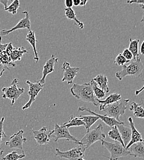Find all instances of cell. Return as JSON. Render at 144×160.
<instances>
[{"mask_svg":"<svg viewBox=\"0 0 144 160\" xmlns=\"http://www.w3.org/2000/svg\"><path fill=\"white\" fill-rule=\"evenodd\" d=\"M70 92L73 96L77 99L83 102L92 103L95 106H98V99L94 95L92 86L90 82L83 84H74L70 89Z\"/></svg>","mask_w":144,"mask_h":160,"instance_id":"cell-1","label":"cell"},{"mask_svg":"<svg viewBox=\"0 0 144 160\" xmlns=\"http://www.w3.org/2000/svg\"><path fill=\"white\" fill-rule=\"evenodd\" d=\"M143 69L144 66L141 62V58L139 57L131 62L129 65H124L122 66V69L117 72L115 76L120 81H122L126 76L140 77L142 75Z\"/></svg>","mask_w":144,"mask_h":160,"instance_id":"cell-2","label":"cell"},{"mask_svg":"<svg viewBox=\"0 0 144 160\" xmlns=\"http://www.w3.org/2000/svg\"><path fill=\"white\" fill-rule=\"evenodd\" d=\"M129 102V99H122L117 102L106 106L103 110L105 115L120 121L119 118L125 113Z\"/></svg>","mask_w":144,"mask_h":160,"instance_id":"cell-3","label":"cell"},{"mask_svg":"<svg viewBox=\"0 0 144 160\" xmlns=\"http://www.w3.org/2000/svg\"><path fill=\"white\" fill-rule=\"evenodd\" d=\"M105 138L106 136L103 133V126L100 124L94 129L86 132L82 140H80V145H82L86 149L95 142L105 140Z\"/></svg>","mask_w":144,"mask_h":160,"instance_id":"cell-4","label":"cell"},{"mask_svg":"<svg viewBox=\"0 0 144 160\" xmlns=\"http://www.w3.org/2000/svg\"><path fill=\"white\" fill-rule=\"evenodd\" d=\"M101 142L102 145L110 153V157L108 158L110 160H118L123 157L128 155L132 156L130 151L126 149V148L118 142L115 141V142H109L105 140H102Z\"/></svg>","mask_w":144,"mask_h":160,"instance_id":"cell-5","label":"cell"},{"mask_svg":"<svg viewBox=\"0 0 144 160\" xmlns=\"http://www.w3.org/2000/svg\"><path fill=\"white\" fill-rule=\"evenodd\" d=\"M49 138H54V142H57L60 139H65L68 141H73L75 143L79 144L80 145V142L75 137L72 136L68 128L63 125L59 126L57 123H55L54 129L52 131H49Z\"/></svg>","mask_w":144,"mask_h":160,"instance_id":"cell-6","label":"cell"},{"mask_svg":"<svg viewBox=\"0 0 144 160\" xmlns=\"http://www.w3.org/2000/svg\"><path fill=\"white\" fill-rule=\"evenodd\" d=\"M19 80L17 78L14 79L9 87L3 88L2 89L3 99H9L11 100V105H14L16 101L17 100L21 95L24 92L23 88H19L17 86Z\"/></svg>","mask_w":144,"mask_h":160,"instance_id":"cell-7","label":"cell"},{"mask_svg":"<svg viewBox=\"0 0 144 160\" xmlns=\"http://www.w3.org/2000/svg\"><path fill=\"white\" fill-rule=\"evenodd\" d=\"M86 148L82 145H79L70 150L62 152L58 148H56V155L61 158H65L68 160H78L84 158V153Z\"/></svg>","mask_w":144,"mask_h":160,"instance_id":"cell-8","label":"cell"},{"mask_svg":"<svg viewBox=\"0 0 144 160\" xmlns=\"http://www.w3.org/2000/svg\"><path fill=\"white\" fill-rule=\"evenodd\" d=\"M26 84L28 86V88H29L28 94L30 96V99L27 103H25V105L22 107L23 110H25L31 107L32 104L35 102L36 98L38 95L39 92L42 90L44 85V84H41L39 81H37L35 82H32L28 80L26 81Z\"/></svg>","mask_w":144,"mask_h":160,"instance_id":"cell-9","label":"cell"},{"mask_svg":"<svg viewBox=\"0 0 144 160\" xmlns=\"http://www.w3.org/2000/svg\"><path fill=\"white\" fill-rule=\"evenodd\" d=\"M22 14H25V18L22 19L13 28L10 30H0V37L2 36H6L8 35L11 32L16 31L19 29H25L27 28L28 31L31 30V22L30 20V16L29 12L28 11H23Z\"/></svg>","mask_w":144,"mask_h":160,"instance_id":"cell-10","label":"cell"},{"mask_svg":"<svg viewBox=\"0 0 144 160\" xmlns=\"http://www.w3.org/2000/svg\"><path fill=\"white\" fill-rule=\"evenodd\" d=\"M80 69V68L72 67L69 62H64L62 65V70L63 71L62 82L66 81L68 84H72Z\"/></svg>","mask_w":144,"mask_h":160,"instance_id":"cell-11","label":"cell"},{"mask_svg":"<svg viewBox=\"0 0 144 160\" xmlns=\"http://www.w3.org/2000/svg\"><path fill=\"white\" fill-rule=\"evenodd\" d=\"M24 132L23 130H20L17 132L15 133L12 135L9 140L6 142V145L9 147V148H17L21 149L22 151V153H24L23 149V143L27 141V139L23 137Z\"/></svg>","mask_w":144,"mask_h":160,"instance_id":"cell-12","label":"cell"},{"mask_svg":"<svg viewBox=\"0 0 144 160\" xmlns=\"http://www.w3.org/2000/svg\"><path fill=\"white\" fill-rule=\"evenodd\" d=\"M78 111H81V112H89L90 113H92L94 116H96L100 120H102L105 124H106L108 126L112 128L114 126H118V125H120V124H124V122L123 121H118L117 120H115V118H110L108 117L107 116H105V115H99L97 113H96L95 112L92 111L90 108H89L88 107L84 106V107H80L78 108Z\"/></svg>","mask_w":144,"mask_h":160,"instance_id":"cell-13","label":"cell"},{"mask_svg":"<svg viewBox=\"0 0 144 160\" xmlns=\"http://www.w3.org/2000/svg\"><path fill=\"white\" fill-rule=\"evenodd\" d=\"M58 58H56L54 57V55L52 54L51 58L48 60H47V62H46V63L44 64V67H43V70H42V76L41 80L38 81L42 84H44L45 83V80L46 78L47 77V75L52 73L54 71V65L56 63H58Z\"/></svg>","mask_w":144,"mask_h":160,"instance_id":"cell-14","label":"cell"},{"mask_svg":"<svg viewBox=\"0 0 144 160\" xmlns=\"http://www.w3.org/2000/svg\"><path fill=\"white\" fill-rule=\"evenodd\" d=\"M33 138L40 145L48 144L50 142L49 131L47 132L46 127H42L38 131L33 130Z\"/></svg>","mask_w":144,"mask_h":160,"instance_id":"cell-15","label":"cell"},{"mask_svg":"<svg viewBox=\"0 0 144 160\" xmlns=\"http://www.w3.org/2000/svg\"><path fill=\"white\" fill-rule=\"evenodd\" d=\"M128 121H129V124L130 125V128L131 129V139L129 143L126 147V149H127V150H128L129 148L132 145L138 143V142H142V141H143V139H142V136H141V133L136 129L134 123L133 122V121H132L131 117L128 118Z\"/></svg>","mask_w":144,"mask_h":160,"instance_id":"cell-16","label":"cell"},{"mask_svg":"<svg viewBox=\"0 0 144 160\" xmlns=\"http://www.w3.org/2000/svg\"><path fill=\"white\" fill-rule=\"evenodd\" d=\"M132 157L135 158H144V143L143 142H138L132 145L128 149Z\"/></svg>","mask_w":144,"mask_h":160,"instance_id":"cell-17","label":"cell"},{"mask_svg":"<svg viewBox=\"0 0 144 160\" xmlns=\"http://www.w3.org/2000/svg\"><path fill=\"white\" fill-rule=\"evenodd\" d=\"M122 99V96L118 93H113L108 96L105 100H98L99 104L100 105L99 110L103 111L105 107L108 105L112 104Z\"/></svg>","mask_w":144,"mask_h":160,"instance_id":"cell-18","label":"cell"},{"mask_svg":"<svg viewBox=\"0 0 144 160\" xmlns=\"http://www.w3.org/2000/svg\"><path fill=\"white\" fill-rule=\"evenodd\" d=\"M117 126L123 142L124 147L126 148L131 139V128L125 126L124 124H120Z\"/></svg>","mask_w":144,"mask_h":160,"instance_id":"cell-19","label":"cell"},{"mask_svg":"<svg viewBox=\"0 0 144 160\" xmlns=\"http://www.w3.org/2000/svg\"><path fill=\"white\" fill-rule=\"evenodd\" d=\"M92 80L97 84V86L105 92V94L110 92V89L108 86V79L105 75H98Z\"/></svg>","mask_w":144,"mask_h":160,"instance_id":"cell-20","label":"cell"},{"mask_svg":"<svg viewBox=\"0 0 144 160\" xmlns=\"http://www.w3.org/2000/svg\"><path fill=\"white\" fill-rule=\"evenodd\" d=\"M129 110L132 112L133 115L136 118L144 119V108L142 103H137L136 102H132Z\"/></svg>","mask_w":144,"mask_h":160,"instance_id":"cell-21","label":"cell"},{"mask_svg":"<svg viewBox=\"0 0 144 160\" xmlns=\"http://www.w3.org/2000/svg\"><path fill=\"white\" fill-rule=\"evenodd\" d=\"M26 40L32 46L33 49V52H34V54H35L34 59L35 60L36 63H38V61H39V56H38V54L37 52V48H36V43H37V41L36 40L35 32L32 31V30L28 31V33L26 36Z\"/></svg>","mask_w":144,"mask_h":160,"instance_id":"cell-22","label":"cell"},{"mask_svg":"<svg viewBox=\"0 0 144 160\" xmlns=\"http://www.w3.org/2000/svg\"><path fill=\"white\" fill-rule=\"evenodd\" d=\"M65 16L69 20H73L75 25H77L80 29H83L84 23L78 20L76 17V13L72 8H65Z\"/></svg>","mask_w":144,"mask_h":160,"instance_id":"cell-23","label":"cell"},{"mask_svg":"<svg viewBox=\"0 0 144 160\" xmlns=\"http://www.w3.org/2000/svg\"><path fill=\"white\" fill-rule=\"evenodd\" d=\"M28 53V51L23 48H14L12 52L10 54L9 57L12 62H14L16 61L21 60L24 54Z\"/></svg>","mask_w":144,"mask_h":160,"instance_id":"cell-24","label":"cell"},{"mask_svg":"<svg viewBox=\"0 0 144 160\" xmlns=\"http://www.w3.org/2000/svg\"><path fill=\"white\" fill-rule=\"evenodd\" d=\"M62 125L68 129L70 127L85 126L84 122L82 121L80 118L75 117L73 115H71L69 118L68 121L63 123Z\"/></svg>","mask_w":144,"mask_h":160,"instance_id":"cell-25","label":"cell"},{"mask_svg":"<svg viewBox=\"0 0 144 160\" xmlns=\"http://www.w3.org/2000/svg\"><path fill=\"white\" fill-rule=\"evenodd\" d=\"M140 42V40L136 39V40H132L130 38L129 40V45L128 49L129 51L132 53L133 56V59L135 60L139 58V43Z\"/></svg>","mask_w":144,"mask_h":160,"instance_id":"cell-26","label":"cell"},{"mask_svg":"<svg viewBox=\"0 0 144 160\" xmlns=\"http://www.w3.org/2000/svg\"><path fill=\"white\" fill-rule=\"evenodd\" d=\"M82 121L85 124V128L87 131V132L90 131V128L98 120L99 118L96 116H92V115H85L82 116L81 115L80 117Z\"/></svg>","mask_w":144,"mask_h":160,"instance_id":"cell-27","label":"cell"},{"mask_svg":"<svg viewBox=\"0 0 144 160\" xmlns=\"http://www.w3.org/2000/svg\"><path fill=\"white\" fill-rule=\"evenodd\" d=\"M111 128H112L111 130L109 131L108 133V137L111 139H112V140H114L115 141L120 142L124 147L123 142L122 140L121 135L120 134V132L118 131V129L117 126H114L113 127H112Z\"/></svg>","mask_w":144,"mask_h":160,"instance_id":"cell-28","label":"cell"},{"mask_svg":"<svg viewBox=\"0 0 144 160\" xmlns=\"http://www.w3.org/2000/svg\"><path fill=\"white\" fill-rule=\"evenodd\" d=\"M90 83H91V86H92V89L94 95V96L96 97V98L97 99L101 100V99H103V98H105L106 94L105 93V92H103L101 89H100L97 86V84L94 82V80H91Z\"/></svg>","mask_w":144,"mask_h":160,"instance_id":"cell-29","label":"cell"},{"mask_svg":"<svg viewBox=\"0 0 144 160\" xmlns=\"http://www.w3.org/2000/svg\"><path fill=\"white\" fill-rule=\"evenodd\" d=\"M0 62L3 65H5L6 67H7L8 65H9L11 67H16V65L15 64V63L12 62L11 61L10 57L6 53L5 51H3L0 55Z\"/></svg>","mask_w":144,"mask_h":160,"instance_id":"cell-30","label":"cell"},{"mask_svg":"<svg viewBox=\"0 0 144 160\" xmlns=\"http://www.w3.org/2000/svg\"><path fill=\"white\" fill-rule=\"evenodd\" d=\"M20 6V2L19 0H14L12 3L7 6L6 8L4 9L5 11H7L12 15H16L17 12V10Z\"/></svg>","mask_w":144,"mask_h":160,"instance_id":"cell-31","label":"cell"},{"mask_svg":"<svg viewBox=\"0 0 144 160\" xmlns=\"http://www.w3.org/2000/svg\"><path fill=\"white\" fill-rule=\"evenodd\" d=\"M25 157V155L24 153L19 155L17 152L14 151L11 153H9L4 157L2 158V160H19Z\"/></svg>","mask_w":144,"mask_h":160,"instance_id":"cell-32","label":"cell"},{"mask_svg":"<svg viewBox=\"0 0 144 160\" xmlns=\"http://www.w3.org/2000/svg\"><path fill=\"white\" fill-rule=\"evenodd\" d=\"M4 117H2L1 119L0 120V149H1V146L2 143H4V138H6L7 136L4 133L3 128H4ZM4 152V150L0 151V156L2 155Z\"/></svg>","mask_w":144,"mask_h":160,"instance_id":"cell-33","label":"cell"},{"mask_svg":"<svg viewBox=\"0 0 144 160\" xmlns=\"http://www.w3.org/2000/svg\"><path fill=\"white\" fill-rule=\"evenodd\" d=\"M129 62V61L126 60L122 56V54H119L115 59V63H116L117 65H118V66H123L126 63Z\"/></svg>","mask_w":144,"mask_h":160,"instance_id":"cell-34","label":"cell"},{"mask_svg":"<svg viewBox=\"0 0 144 160\" xmlns=\"http://www.w3.org/2000/svg\"><path fill=\"white\" fill-rule=\"evenodd\" d=\"M122 54L127 61L130 62L133 59V56H132V53L129 51L128 49H124Z\"/></svg>","mask_w":144,"mask_h":160,"instance_id":"cell-35","label":"cell"},{"mask_svg":"<svg viewBox=\"0 0 144 160\" xmlns=\"http://www.w3.org/2000/svg\"><path fill=\"white\" fill-rule=\"evenodd\" d=\"M127 3L129 4H132L133 3H136L139 5V6L144 10V0H139V1H134V0H131V1H127Z\"/></svg>","mask_w":144,"mask_h":160,"instance_id":"cell-36","label":"cell"},{"mask_svg":"<svg viewBox=\"0 0 144 160\" xmlns=\"http://www.w3.org/2000/svg\"><path fill=\"white\" fill-rule=\"evenodd\" d=\"M13 49H14V47L12 46V42H9V43H7V46L5 49V52L9 56L11 52H12Z\"/></svg>","mask_w":144,"mask_h":160,"instance_id":"cell-37","label":"cell"},{"mask_svg":"<svg viewBox=\"0 0 144 160\" xmlns=\"http://www.w3.org/2000/svg\"><path fill=\"white\" fill-rule=\"evenodd\" d=\"M1 41H2V37H0V55L3 51H5L7 46V44H2Z\"/></svg>","mask_w":144,"mask_h":160,"instance_id":"cell-38","label":"cell"},{"mask_svg":"<svg viewBox=\"0 0 144 160\" xmlns=\"http://www.w3.org/2000/svg\"><path fill=\"white\" fill-rule=\"evenodd\" d=\"M64 2L66 6V8H72V6H73L72 0H65Z\"/></svg>","mask_w":144,"mask_h":160,"instance_id":"cell-39","label":"cell"},{"mask_svg":"<svg viewBox=\"0 0 144 160\" xmlns=\"http://www.w3.org/2000/svg\"><path fill=\"white\" fill-rule=\"evenodd\" d=\"M6 69H9V68L5 65H3L1 62H0V78L2 77V75H3V73L4 72L5 70Z\"/></svg>","mask_w":144,"mask_h":160,"instance_id":"cell-40","label":"cell"},{"mask_svg":"<svg viewBox=\"0 0 144 160\" xmlns=\"http://www.w3.org/2000/svg\"><path fill=\"white\" fill-rule=\"evenodd\" d=\"M8 0H0V3L2 4L4 6V9L6 8L7 7V2H8Z\"/></svg>","mask_w":144,"mask_h":160,"instance_id":"cell-41","label":"cell"},{"mask_svg":"<svg viewBox=\"0 0 144 160\" xmlns=\"http://www.w3.org/2000/svg\"><path fill=\"white\" fill-rule=\"evenodd\" d=\"M80 0H73V6H78L80 4Z\"/></svg>","mask_w":144,"mask_h":160,"instance_id":"cell-42","label":"cell"},{"mask_svg":"<svg viewBox=\"0 0 144 160\" xmlns=\"http://www.w3.org/2000/svg\"><path fill=\"white\" fill-rule=\"evenodd\" d=\"M144 90V85L141 88V89H139V90H137V91H136V92H135V94H136V96H138L142 91H143Z\"/></svg>","mask_w":144,"mask_h":160,"instance_id":"cell-43","label":"cell"},{"mask_svg":"<svg viewBox=\"0 0 144 160\" xmlns=\"http://www.w3.org/2000/svg\"><path fill=\"white\" fill-rule=\"evenodd\" d=\"M140 52H141V54L142 55H144V41L142 42V44H141V49H140Z\"/></svg>","mask_w":144,"mask_h":160,"instance_id":"cell-44","label":"cell"},{"mask_svg":"<svg viewBox=\"0 0 144 160\" xmlns=\"http://www.w3.org/2000/svg\"><path fill=\"white\" fill-rule=\"evenodd\" d=\"M87 2V0H82V1H80V6L84 7V6H86V4Z\"/></svg>","mask_w":144,"mask_h":160,"instance_id":"cell-45","label":"cell"},{"mask_svg":"<svg viewBox=\"0 0 144 160\" xmlns=\"http://www.w3.org/2000/svg\"><path fill=\"white\" fill-rule=\"evenodd\" d=\"M141 22H144V14H143V16H142V19L141 20Z\"/></svg>","mask_w":144,"mask_h":160,"instance_id":"cell-46","label":"cell"},{"mask_svg":"<svg viewBox=\"0 0 144 160\" xmlns=\"http://www.w3.org/2000/svg\"><path fill=\"white\" fill-rule=\"evenodd\" d=\"M78 160H85L83 158H80V159H78Z\"/></svg>","mask_w":144,"mask_h":160,"instance_id":"cell-47","label":"cell"},{"mask_svg":"<svg viewBox=\"0 0 144 160\" xmlns=\"http://www.w3.org/2000/svg\"><path fill=\"white\" fill-rule=\"evenodd\" d=\"M142 142H143V143H144V140H143V141H142Z\"/></svg>","mask_w":144,"mask_h":160,"instance_id":"cell-48","label":"cell"}]
</instances>
